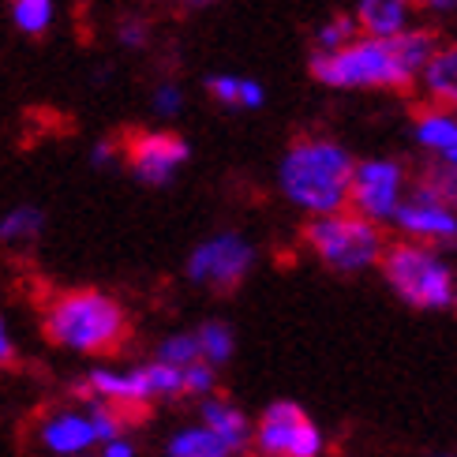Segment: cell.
Here are the masks:
<instances>
[{
	"instance_id": "cell-1",
	"label": "cell",
	"mask_w": 457,
	"mask_h": 457,
	"mask_svg": "<svg viewBox=\"0 0 457 457\" xmlns=\"http://www.w3.org/2000/svg\"><path fill=\"white\" fill-rule=\"evenodd\" d=\"M439 37L428 27H412L402 37H364L341 53H312V75L330 90H405L424 75Z\"/></svg>"
},
{
	"instance_id": "cell-2",
	"label": "cell",
	"mask_w": 457,
	"mask_h": 457,
	"mask_svg": "<svg viewBox=\"0 0 457 457\" xmlns=\"http://www.w3.org/2000/svg\"><path fill=\"white\" fill-rule=\"evenodd\" d=\"M356 158L330 136H303L278 162V187L308 218L349 211Z\"/></svg>"
},
{
	"instance_id": "cell-3",
	"label": "cell",
	"mask_w": 457,
	"mask_h": 457,
	"mask_svg": "<svg viewBox=\"0 0 457 457\" xmlns=\"http://www.w3.org/2000/svg\"><path fill=\"white\" fill-rule=\"evenodd\" d=\"M42 330L56 349L75 356H109L128 337V312L102 289H68L46 303Z\"/></svg>"
},
{
	"instance_id": "cell-4",
	"label": "cell",
	"mask_w": 457,
	"mask_h": 457,
	"mask_svg": "<svg viewBox=\"0 0 457 457\" xmlns=\"http://www.w3.org/2000/svg\"><path fill=\"white\" fill-rule=\"evenodd\" d=\"M383 281L390 293L416 312H446L453 308L457 296V274L443 259L439 247L412 244V240H394L383 255Z\"/></svg>"
},
{
	"instance_id": "cell-5",
	"label": "cell",
	"mask_w": 457,
	"mask_h": 457,
	"mask_svg": "<svg viewBox=\"0 0 457 457\" xmlns=\"http://www.w3.org/2000/svg\"><path fill=\"white\" fill-rule=\"evenodd\" d=\"M303 244L312 247V255L334 274H364L383 266L386 255V237L383 225L360 218L356 211H341L330 218H312L303 228Z\"/></svg>"
},
{
	"instance_id": "cell-6",
	"label": "cell",
	"mask_w": 457,
	"mask_h": 457,
	"mask_svg": "<svg viewBox=\"0 0 457 457\" xmlns=\"http://www.w3.org/2000/svg\"><path fill=\"white\" fill-rule=\"evenodd\" d=\"M79 394L87 402H102L120 412H136L154 402H173V397H187L184 394V371L158 364V360H146V364H131V368H109L98 364L90 368L87 378L79 383Z\"/></svg>"
},
{
	"instance_id": "cell-7",
	"label": "cell",
	"mask_w": 457,
	"mask_h": 457,
	"mask_svg": "<svg viewBox=\"0 0 457 457\" xmlns=\"http://www.w3.org/2000/svg\"><path fill=\"white\" fill-rule=\"evenodd\" d=\"M255 270V244L237 228H221L199 240L184 262V278L211 293H233Z\"/></svg>"
},
{
	"instance_id": "cell-8",
	"label": "cell",
	"mask_w": 457,
	"mask_h": 457,
	"mask_svg": "<svg viewBox=\"0 0 457 457\" xmlns=\"http://www.w3.org/2000/svg\"><path fill=\"white\" fill-rule=\"evenodd\" d=\"M394 228L402 233V240H412V244H428V247L457 244V206L450 199V187L439 169L409 187V199L397 211Z\"/></svg>"
},
{
	"instance_id": "cell-9",
	"label": "cell",
	"mask_w": 457,
	"mask_h": 457,
	"mask_svg": "<svg viewBox=\"0 0 457 457\" xmlns=\"http://www.w3.org/2000/svg\"><path fill=\"white\" fill-rule=\"evenodd\" d=\"M255 457H322L327 453V435L308 416L300 402L278 397L270 402L259 420H255V439H252Z\"/></svg>"
},
{
	"instance_id": "cell-10",
	"label": "cell",
	"mask_w": 457,
	"mask_h": 457,
	"mask_svg": "<svg viewBox=\"0 0 457 457\" xmlns=\"http://www.w3.org/2000/svg\"><path fill=\"white\" fill-rule=\"evenodd\" d=\"M409 173L397 158H364L356 162L353 173V199L349 211H356L360 218H368L375 225H394L402 203L409 199Z\"/></svg>"
},
{
	"instance_id": "cell-11",
	"label": "cell",
	"mask_w": 457,
	"mask_h": 457,
	"mask_svg": "<svg viewBox=\"0 0 457 457\" xmlns=\"http://www.w3.org/2000/svg\"><path fill=\"white\" fill-rule=\"evenodd\" d=\"M34 443L49 457H94L98 453V431H94L90 405H56L37 416Z\"/></svg>"
},
{
	"instance_id": "cell-12",
	"label": "cell",
	"mask_w": 457,
	"mask_h": 457,
	"mask_svg": "<svg viewBox=\"0 0 457 457\" xmlns=\"http://www.w3.org/2000/svg\"><path fill=\"white\" fill-rule=\"evenodd\" d=\"M187 154H192V150H187V143L180 136H173V131H139V136L128 143L131 173L150 187H162L173 180L180 173V165L187 162Z\"/></svg>"
},
{
	"instance_id": "cell-13",
	"label": "cell",
	"mask_w": 457,
	"mask_h": 457,
	"mask_svg": "<svg viewBox=\"0 0 457 457\" xmlns=\"http://www.w3.org/2000/svg\"><path fill=\"white\" fill-rule=\"evenodd\" d=\"M412 136L424 154L435 158V165L446 169V173H457V112L453 109L424 105L412 117Z\"/></svg>"
},
{
	"instance_id": "cell-14",
	"label": "cell",
	"mask_w": 457,
	"mask_h": 457,
	"mask_svg": "<svg viewBox=\"0 0 457 457\" xmlns=\"http://www.w3.org/2000/svg\"><path fill=\"white\" fill-rule=\"evenodd\" d=\"M199 424L211 428L218 439L233 450L237 457H244L247 450H252V439H255V420L247 416L240 405H233L228 397L214 394L206 397V402H199Z\"/></svg>"
},
{
	"instance_id": "cell-15",
	"label": "cell",
	"mask_w": 457,
	"mask_h": 457,
	"mask_svg": "<svg viewBox=\"0 0 457 457\" xmlns=\"http://www.w3.org/2000/svg\"><path fill=\"white\" fill-rule=\"evenodd\" d=\"M412 8L416 0H360L356 4V27L364 37H402L412 30Z\"/></svg>"
},
{
	"instance_id": "cell-16",
	"label": "cell",
	"mask_w": 457,
	"mask_h": 457,
	"mask_svg": "<svg viewBox=\"0 0 457 457\" xmlns=\"http://www.w3.org/2000/svg\"><path fill=\"white\" fill-rule=\"evenodd\" d=\"M420 87L431 98V105L457 112V42L439 46V53L431 56V64L420 75Z\"/></svg>"
},
{
	"instance_id": "cell-17",
	"label": "cell",
	"mask_w": 457,
	"mask_h": 457,
	"mask_svg": "<svg viewBox=\"0 0 457 457\" xmlns=\"http://www.w3.org/2000/svg\"><path fill=\"white\" fill-rule=\"evenodd\" d=\"M42 233H46L42 206L19 203V206H12V211L0 214V244L12 247V252H27V247H34L37 240H42Z\"/></svg>"
},
{
	"instance_id": "cell-18",
	"label": "cell",
	"mask_w": 457,
	"mask_h": 457,
	"mask_svg": "<svg viewBox=\"0 0 457 457\" xmlns=\"http://www.w3.org/2000/svg\"><path fill=\"white\" fill-rule=\"evenodd\" d=\"M162 457H237L206 424H184L165 439Z\"/></svg>"
},
{
	"instance_id": "cell-19",
	"label": "cell",
	"mask_w": 457,
	"mask_h": 457,
	"mask_svg": "<svg viewBox=\"0 0 457 457\" xmlns=\"http://www.w3.org/2000/svg\"><path fill=\"white\" fill-rule=\"evenodd\" d=\"M206 94L214 102L228 105V109H259L266 102V90L259 79H247V75H228V71H218L206 79Z\"/></svg>"
},
{
	"instance_id": "cell-20",
	"label": "cell",
	"mask_w": 457,
	"mask_h": 457,
	"mask_svg": "<svg viewBox=\"0 0 457 457\" xmlns=\"http://www.w3.org/2000/svg\"><path fill=\"white\" fill-rule=\"evenodd\" d=\"M199 337V356H203V364H211V368H225L228 360H233L237 353V337H233V327L221 319H206L203 327L195 330Z\"/></svg>"
},
{
	"instance_id": "cell-21",
	"label": "cell",
	"mask_w": 457,
	"mask_h": 457,
	"mask_svg": "<svg viewBox=\"0 0 457 457\" xmlns=\"http://www.w3.org/2000/svg\"><path fill=\"white\" fill-rule=\"evenodd\" d=\"M154 360L158 364H169V368H192V364H199V337H195V330H177V334H165L162 341H158V349H154Z\"/></svg>"
},
{
	"instance_id": "cell-22",
	"label": "cell",
	"mask_w": 457,
	"mask_h": 457,
	"mask_svg": "<svg viewBox=\"0 0 457 457\" xmlns=\"http://www.w3.org/2000/svg\"><path fill=\"white\" fill-rule=\"evenodd\" d=\"M53 0H12V23L19 34L37 37L53 27Z\"/></svg>"
},
{
	"instance_id": "cell-23",
	"label": "cell",
	"mask_w": 457,
	"mask_h": 457,
	"mask_svg": "<svg viewBox=\"0 0 457 457\" xmlns=\"http://www.w3.org/2000/svg\"><path fill=\"white\" fill-rule=\"evenodd\" d=\"M360 37L356 15H330L327 23L315 27V53H341Z\"/></svg>"
},
{
	"instance_id": "cell-24",
	"label": "cell",
	"mask_w": 457,
	"mask_h": 457,
	"mask_svg": "<svg viewBox=\"0 0 457 457\" xmlns=\"http://www.w3.org/2000/svg\"><path fill=\"white\" fill-rule=\"evenodd\" d=\"M180 109H184V87L180 83L165 79V83H158L154 90H150V112H154L158 120L180 117Z\"/></svg>"
},
{
	"instance_id": "cell-25",
	"label": "cell",
	"mask_w": 457,
	"mask_h": 457,
	"mask_svg": "<svg viewBox=\"0 0 457 457\" xmlns=\"http://www.w3.org/2000/svg\"><path fill=\"white\" fill-rule=\"evenodd\" d=\"M184 394L187 397H195V402H206V397H214L218 394V368L211 364H192V368H184Z\"/></svg>"
},
{
	"instance_id": "cell-26",
	"label": "cell",
	"mask_w": 457,
	"mask_h": 457,
	"mask_svg": "<svg viewBox=\"0 0 457 457\" xmlns=\"http://www.w3.org/2000/svg\"><path fill=\"white\" fill-rule=\"evenodd\" d=\"M117 42L124 49H143L150 42V23L139 15H124L120 23H117Z\"/></svg>"
},
{
	"instance_id": "cell-27",
	"label": "cell",
	"mask_w": 457,
	"mask_h": 457,
	"mask_svg": "<svg viewBox=\"0 0 457 457\" xmlns=\"http://www.w3.org/2000/svg\"><path fill=\"white\" fill-rule=\"evenodd\" d=\"M94 457H139V446L131 435H120V439H112V443H102Z\"/></svg>"
},
{
	"instance_id": "cell-28",
	"label": "cell",
	"mask_w": 457,
	"mask_h": 457,
	"mask_svg": "<svg viewBox=\"0 0 457 457\" xmlns=\"http://www.w3.org/2000/svg\"><path fill=\"white\" fill-rule=\"evenodd\" d=\"M15 360V337H12V327H8V319L0 315V368H8Z\"/></svg>"
},
{
	"instance_id": "cell-29",
	"label": "cell",
	"mask_w": 457,
	"mask_h": 457,
	"mask_svg": "<svg viewBox=\"0 0 457 457\" xmlns=\"http://www.w3.org/2000/svg\"><path fill=\"white\" fill-rule=\"evenodd\" d=\"M112 154H117V146H112L109 139H102V143H94V150H90V165H109L112 162Z\"/></svg>"
},
{
	"instance_id": "cell-30",
	"label": "cell",
	"mask_w": 457,
	"mask_h": 457,
	"mask_svg": "<svg viewBox=\"0 0 457 457\" xmlns=\"http://www.w3.org/2000/svg\"><path fill=\"white\" fill-rule=\"evenodd\" d=\"M431 15H457V0H416Z\"/></svg>"
},
{
	"instance_id": "cell-31",
	"label": "cell",
	"mask_w": 457,
	"mask_h": 457,
	"mask_svg": "<svg viewBox=\"0 0 457 457\" xmlns=\"http://www.w3.org/2000/svg\"><path fill=\"white\" fill-rule=\"evenodd\" d=\"M443 173V180H446V187H450V199H453V206H457V173H446V169H439Z\"/></svg>"
},
{
	"instance_id": "cell-32",
	"label": "cell",
	"mask_w": 457,
	"mask_h": 457,
	"mask_svg": "<svg viewBox=\"0 0 457 457\" xmlns=\"http://www.w3.org/2000/svg\"><path fill=\"white\" fill-rule=\"evenodd\" d=\"M173 4H180V8H206V4H214V0H173Z\"/></svg>"
},
{
	"instance_id": "cell-33",
	"label": "cell",
	"mask_w": 457,
	"mask_h": 457,
	"mask_svg": "<svg viewBox=\"0 0 457 457\" xmlns=\"http://www.w3.org/2000/svg\"><path fill=\"white\" fill-rule=\"evenodd\" d=\"M431 457H453V453H431Z\"/></svg>"
},
{
	"instance_id": "cell-34",
	"label": "cell",
	"mask_w": 457,
	"mask_h": 457,
	"mask_svg": "<svg viewBox=\"0 0 457 457\" xmlns=\"http://www.w3.org/2000/svg\"><path fill=\"white\" fill-rule=\"evenodd\" d=\"M453 308H457V296H453Z\"/></svg>"
}]
</instances>
